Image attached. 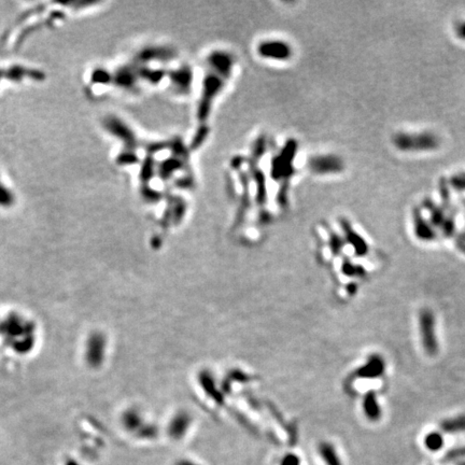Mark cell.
<instances>
[{
  "label": "cell",
  "mask_w": 465,
  "mask_h": 465,
  "mask_svg": "<svg viewBox=\"0 0 465 465\" xmlns=\"http://www.w3.org/2000/svg\"><path fill=\"white\" fill-rule=\"evenodd\" d=\"M412 223H413V232L416 237L420 240L430 243L437 238V232L432 225L430 221L426 220L422 215L420 209H415L412 211Z\"/></svg>",
  "instance_id": "8992f818"
},
{
  "label": "cell",
  "mask_w": 465,
  "mask_h": 465,
  "mask_svg": "<svg viewBox=\"0 0 465 465\" xmlns=\"http://www.w3.org/2000/svg\"><path fill=\"white\" fill-rule=\"evenodd\" d=\"M319 454L323 462L327 465H342L339 455L337 454L335 447L330 443H323L319 447Z\"/></svg>",
  "instance_id": "9c48e42d"
},
{
  "label": "cell",
  "mask_w": 465,
  "mask_h": 465,
  "mask_svg": "<svg viewBox=\"0 0 465 465\" xmlns=\"http://www.w3.org/2000/svg\"><path fill=\"white\" fill-rule=\"evenodd\" d=\"M27 76L31 79H38V75L36 73H31V74H25V70L24 68L21 67H10L9 70H2L0 68V84L1 82L4 80H15V81H21L24 79H27Z\"/></svg>",
  "instance_id": "30bf717a"
},
{
  "label": "cell",
  "mask_w": 465,
  "mask_h": 465,
  "mask_svg": "<svg viewBox=\"0 0 465 465\" xmlns=\"http://www.w3.org/2000/svg\"><path fill=\"white\" fill-rule=\"evenodd\" d=\"M419 330L425 353L435 356L438 352V341L435 332V316L431 309L423 308L420 311Z\"/></svg>",
  "instance_id": "277c9868"
},
{
  "label": "cell",
  "mask_w": 465,
  "mask_h": 465,
  "mask_svg": "<svg viewBox=\"0 0 465 465\" xmlns=\"http://www.w3.org/2000/svg\"><path fill=\"white\" fill-rule=\"evenodd\" d=\"M424 446L426 449L436 452L439 451L444 446V437L442 435V433L439 432H430L429 434H426L424 437Z\"/></svg>",
  "instance_id": "7c38bea8"
},
{
  "label": "cell",
  "mask_w": 465,
  "mask_h": 465,
  "mask_svg": "<svg viewBox=\"0 0 465 465\" xmlns=\"http://www.w3.org/2000/svg\"><path fill=\"white\" fill-rule=\"evenodd\" d=\"M308 167L317 176H332L343 171L345 164L335 154H317L309 160Z\"/></svg>",
  "instance_id": "5b68a950"
},
{
  "label": "cell",
  "mask_w": 465,
  "mask_h": 465,
  "mask_svg": "<svg viewBox=\"0 0 465 465\" xmlns=\"http://www.w3.org/2000/svg\"><path fill=\"white\" fill-rule=\"evenodd\" d=\"M385 371V361L379 355H374L369 359L367 364L361 368V376L366 377H378L381 376Z\"/></svg>",
  "instance_id": "52a82bcc"
},
{
  "label": "cell",
  "mask_w": 465,
  "mask_h": 465,
  "mask_svg": "<svg viewBox=\"0 0 465 465\" xmlns=\"http://www.w3.org/2000/svg\"><path fill=\"white\" fill-rule=\"evenodd\" d=\"M439 428L443 432L449 433V434L463 433L465 432V415L445 419L439 423Z\"/></svg>",
  "instance_id": "ba28073f"
},
{
  "label": "cell",
  "mask_w": 465,
  "mask_h": 465,
  "mask_svg": "<svg viewBox=\"0 0 465 465\" xmlns=\"http://www.w3.org/2000/svg\"><path fill=\"white\" fill-rule=\"evenodd\" d=\"M298 459L296 456H288L281 462V465H298Z\"/></svg>",
  "instance_id": "2e32d148"
},
{
  "label": "cell",
  "mask_w": 465,
  "mask_h": 465,
  "mask_svg": "<svg viewBox=\"0 0 465 465\" xmlns=\"http://www.w3.org/2000/svg\"><path fill=\"white\" fill-rule=\"evenodd\" d=\"M455 33L459 39L465 41V21H460L455 25Z\"/></svg>",
  "instance_id": "9a60e30c"
},
{
  "label": "cell",
  "mask_w": 465,
  "mask_h": 465,
  "mask_svg": "<svg viewBox=\"0 0 465 465\" xmlns=\"http://www.w3.org/2000/svg\"><path fill=\"white\" fill-rule=\"evenodd\" d=\"M364 411L365 415L368 419L371 420H378L381 415L380 407L376 399V396L374 392H369L364 400Z\"/></svg>",
  "instance_id": "8fae6325"
},
{
  "label": "cell",
  "mask_w": 465,
  "mask_h": 465,
  "mask_svg": "<svg viewBox=\"0 0 465 465\" xmlns=\"http://www.w3.org/2000/svg\"><path fill=\"white\" fill-rule=\"evenodd\" d=\"M236 66V57L226 50L211 51L205 57L196 104V118L199 124L209 122L216 101L233 80Z\"/></svg>",
  "instance_id": "6da1fadb"
},
{
  "label": "cell",
  "mask_w": 465,
  "mask_h": 465,
  "mask_svg": "<svg viewBox=\"0 0 465 465\" xmlns=\"http://www.w3.org/2000/svg\"><path fill=\"white\" fill-rule=\"evenodd\" d=\"M392 143L405 153H420L438 150L441 139L431 132H399L392 136Z\"/></svg>",
  "instance_id": "7a4b0ae2"
},
{
  "label": "cell",
  "mask_w": 465,
  "mask_h": 465,
  "mask_svg": "<svg viewBox=\"0 0 465 465\" xmlns=\"http://www.w3.org/2000/svg\"><path fill=\"white\" fill-rule=\"evenodd\" d=\"M463 465H465V463H464V464H463Z\"/></svg>",
  "instance_id": "e0dca14e"
},
{
  "label": "cell",
  "mask_w": 465,
  "mask_h": 465,
  "mask_svg": "<svg viewBox=\"0 0 465 465\" xmlns=\"http://www.w3.org/2000/svg\"><path fill=\"white\" fill-rule=\"evenodd\" d=\"M448 187L457 192H465V171L452 175L447 181Z\"/></svg>",
  "instance_id": "4fadbf2b"
},
{
  "label": "cell",
  "mask_w": 465,
  "mask_h": 465,
  "mask_svg": "<svg viewBox=\"0 0 465 465\" xmlns=\"http://www.w3.org/2000/svg\"><path fill=\"white\" fill-rule=\"evenodd\" d=\"M256 52L261 60L268 62L285 63L293 59L294 49L293 46L279 38H265L256 46Z\"/></svg>",
  "instance_id": "3957f363"
},
{
  "label": "cell",
  "mask_w": 465,
  "mask_h": 465,
  "mask_svg": "<svg viewBox=\"0 0 465 465\" xmlns=\"http://www.w3.org/2000/svg\"><path fill=\"white\" fill-rule=\"evenodd\" d=\"M11 192L5 188L4 184L1 182V179H0V206H10L13 202V199H11Z\"/></svg>",
  "instance_id": "5bb4252c"
}]
</instances>
